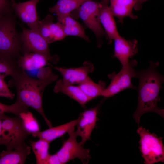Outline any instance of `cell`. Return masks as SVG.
Listing matches in <instances>:
<instances>
[{"mask_svg": "<svg viewBox=\"0 0 164 164\" xmlns=\"http://www.w3.org/2000/svg\"><path fill=\"white\" fill-rule=\"evenodd\" d=\"M53 21L52 15H47L43 19L39 21L36 29L49 44L54 42L50 28V24Z\"/></svg>", "mask_w": 164, "mask_h": 164, "instance_id": "484cf974", "label": "cell"}, {"mask_svg": "<svg viewBox=\"0 0 164 164\" xmlns=\"http://www.w3.org/2000/svg\"><path fill=\"white\" fill-rule=\"evenodd\" d=\"M137 132L140 137V149L144 163L153 164L164 161V146L162 138L151 133L142 126Z\"/></svg>", "mask_w": 164, "mask_h": 164, "instance_id": "277c9868", "label": "cell"}, {"mask_svg": "<svg viewBox=\"0 0 164 164\" xmlns=\"http://www.w3.org/2000/svg\"><path fill=\"white\" fill-rule=\"evenodd\" d=\"M28 108L29 107L16 101L14 103L10 105H6L0 102V114L11 113L16 116H19L22 112L29 111Z\"/></svg>", "mask_w": 164, "mask_h": 164, "instance_id": "4316f807", "label": "cell"}, {"mask_svg": "<svg viewBox=\"0 0 164 164\" xmlns=\"http://www.w3.org/2000/svg\"><path fill=\"white\" fill-rule=\"evenodd\" d=\"M110 9L114 15L118 19V21L122 24L123 19L129 17L132 19H136L137 16L134 15L132 10L137 0H109Z\"/></svg>", "mask_w": 164, "mask_h": 164, "instance_id": "2e32d148", "label": "cell"}, {"mask_svg": "<svg viewBox=\"0 0 164 164\" xmlns=\"http://www.w3.org/2000/svg\"><path fill=\"white\" fill-rule=\"evenodd\" d=\"M20 37L23 53H39L50 59L52 62H56L57 58L50 54L49 44L36 30L23 28Z\"/></svg>", "mask_w": 164, "mask_h": 164, "instance_id": "9c48e42d", "label": "cell"}, {"mask_svg": "<svg viewBox=\"0 0 164 164\" xmlns=\"http://www.w3.org/2000/svg\"><path fill=\"white\" fill-rule=\"evenodd\" d=\"M55 93L64 94L78 102L83 107L91 100L83 92L78 86L64 84L62 79L57 80L54 87Z\"/></svg>", "mask_w": 164, "mask_h": 164, "instance_id": "ac0fdd59", "label": "cell"}, {"mask_svg": "<svg viewBox=\"0 0 164 164\" xmlns=\"http://www.w3.org/2000/svg\"><path fill=\"white\" fill-rule=\"evenodd\" d=\"M51 66L60 73L63 77V82L67 84H80L89 77V73L94 70V65L89 61L84 62L82 66L77 68H64Z\"/></svg>", "mask_w": 164, "mask_h": 164, "instance_id": "7c38bea8", "label": "cell"}, {"mask_svg": "<svg viewBox=\"0 0 164 164\" xmlns=\"http://www.w3.org/2000/svg\"><path fill=\"white\" fill-rule=\"evenodd\" d=\"M68 138L63 142L60 149L57 152L61 164H64L74 159H80L83 164H87L91 158L90 149L84 148L78 142L75 127L67 132Z\"/></svg>", "mask_w": 164, "mask_h": 164, "instance_id": "52a82bcc", "label": "cell"}, {"mask_svg": "<svg viewBox=\"0 0 164 164\" xmlns=\"http://www.w3.org/2000/svg\"><path fill=\"white\" fill-rule=\"evenodd\" d=\"M89 0H58L53 6L49 9V12L55 13L58 20L67 15H71L72 11Z\"/></svg>", "mask_w": 164, "mask_h": 164, "instance_id": "44dd1931", "label": "cell"}, {"mask_svg": "<svg viewBox=\"0 0 164 164\" xmlns=\"http://www.w3.org/2000/svg\"><path fill=\"white\" fill-rule=\"evenodd\" d=\"M50 143L45 140L39 139L36 141H30L31 148L34 152L37 164H46Z\"/></svg>", "mask_w": 164, "mask_h": 164, "instance_id": "cb8c5ba5", "label": "cell"}, {"mask_svg": "<svg viewBox=\"0 0 164 164\" xmlns=\"http://www.w3.org/2000/svg\"><path fill=\"white\" fill-rule=\"evenodd\" d=\"M46 164H61L56 153L53 155L50 154Z\"/></svg>", "mask_w": 164, "mask_h": 164, "instance_id": "1f68e13d", "label": "cell"}, {"mask_svg": "<svg viewBox=\"0 0 164 164\" xmlns=\"http://www.w3.org/2000/svg\"><path fill=\"white\" fill-rule=\"evenodd\" d=\"M37 73L38 79L43 80L47 78L53 73L50 67H43L38 69Z\"/></svg>", "mask_w": 164, "mask_h": 164, "instance_id": "4dcf8cb0", "label": "cell"}, {"mask_svg": "<svg viewBox=\"0 0 164 164\" xmlns=\"http://www.w3.org/2000/svg\"><path fill=\"white\" fill-rule=\"evenodd\" d=\"M109 0H102L99 3V18L101 24L104 29L108 43H110L120 35L114 16L109 5Z\"/></svg>", "mask_w": 164, "mask_h": 164, "instance_id": "5bb4252c", "label": "cell"}, {"mask_svg": "<svg viewBox=\"0 0 164 164\" xmlns=\"http://www.w3.org/2000/svg\"><path fill=\"white\" fill-rule=\"evenodd\" d=\"M114 56L120 61L122 67L127 65L138 51V42L135 39L128 40L120 35L114 39Z\"/></svg>", "mask_w": 164, "mask_h": 164, "instance_id": "4fadbf2b", "label": "cell"}, {"mask_svg": "<svg viewBox=\"0 0 164 164\" xmlns=\"http://www.w3.org/2000/svg\"><path fill=\"white\" fill-rule=\"evenodd\" d=\"M149 0H137L136 2L134 7L135 10H138L142 8V4L145 2Z\"/></svg>", "mask_w": 164, "mask_h": 164, "instance_id": "d6a6232c", "label": "cell"}, {"mask_svg": "<svg viewBox=\"0 0 164 164\" xmlns=\"http://www.w3.org/2000/svg\"><path fill=\"white\" fill-rule=\"evenodd\" d=\"M49 61L52 62L43 54L32 52L24 53L17 60L19 66L25 71L38 69L46 65L51 66Z\"/></svg>", "mask_w": 164, "mask_h": 164, "instance_id": "9a60e30c", "label": "cell"}, {"mask_svg": "<svg viewBox=\"0 0 164 164\" xmlns=\"http://www.w3.org/2000/svg\"><path fill=\"white\" fill-rule=\"evenodd\" d=\"M7 76L5 74L0 73V97L13 99L15 94L10 90L8 84L5 80Z\"/></svg>", "mask_w": 164, "mask_h": 164, "instance_id": "83f0119b", "label": "cell"}, {"mask_svg": "<svg viewBox=\"0 0 164 164\" xmlns=\"http://www.w3.org/2000/svg\"><path fill=\"white\" fill-rule=\"evenodd\" d=\"M19 116L25 129L30 134L40 131L39 124L31 112L29 111L22 112Z\"/></svg>", "mask_w": 164, "mask_h": 164, "instance_id": "d4e9b609", "label": "cell"}, {"mask_svg": "<svg viewBox=\"0 0 164 164\" xmlns=\"http://www.w3.org/2000/svg\"><path fill=\"white\" fill-rule=\"evenodd\" d=\"M77 119L57 126L52 127L42 131L32 133V135L39 139L45 140L50 143L67 133L72 128L75 127L78 121Z\"/></svg>", "mask_w": 164, "mask_h": 164, "instance_id": "d6986e66", "label": "cell"}, {"mask_svg": "<svg viewBox=\"0 0 164 164\" xmlns=\"http://www.w3.org/2000/svg\"><path fill=\"white\" fill-rule=\"evenodd\" d=\"M74 11L86 26L94 33L99 42L98 45L101 46V39L106 33L99 19V3L93 0H89Z\"/></svg>", "mask_w": 164, "mask_h": 164, "instance_id": "ba28073f", "label": "cell"}, {"mask_svg": "<svg viewBox=\"0 0 164 164\" xmlns=\"http://www.w3.org/2000/svg\"><path fill=\"white\" fill-rule=\"evenodd\" d=\"M50 28L54 42L62 40L66 36L58 22L54 23L53 21L51 22L50 24Z\"/></svg>", "mask_w": 164, "mask_h": 164, "instance_id": "f1b7e54d", "label": "cell"}, {"mask_svg": "<svg viewBox=\"0 0 164 164\" xmlns=\"http://www.w3.org/2000/svg\"><path fill=\"white\" fill-rule=\"evenodd\" d=\"M99 106L85 111L81 113L78 117L76 125L77 129L75 131L77 136H80L81 140L79 142L83 145L87 140H91V135L95 127L97 120Z\"/></svg>", "mask_w": 164, "mask_h": 164, "instance_id": "8fae6325", "label": "cell"}, {"mask_svg": "<svg viewBox=\"0 0 164 164\" xmlns=\"http://www.w3.org/2000/svg\"><path fill=\"white\" fill-rule=\"evenodd\" d=\"M137 64V62L135 60H130L127 65L122 67L118 73L114 72L108 74V77L111 80L110 83L100 96L108 98L127 89H136L137 87L132 83V79L136 77V72L134 67Z\"/></svg>", "mask_w": 164, "mask_h": 164, "instance_id": "8992f818", "label": "cell"}, {"mask_svg": "<svg viewBox=\"0 0 164 164\" xmlns=\"http://www.w3.org/2000/svg\"><path fill=\"white\" fill-rule=\"evenodd\" d=\"M29 134L19 116L13 117L4 115L2 121V136L3 145L7 149L12 150L23 145Z\"/></svg>", "mask_w": 164, "mask_h": 164, "instance_id": "5b68a950", "label": "cell"}, {"mask_svg": "<svg viewBox=\"0 0 164 164\" xmlns=\"http://www.w3.org/2000/svg\"><path fill=\"white\" fill-rule=\"evenodd\" d=\"M65 36H72L80 37L89 42L82 26L72 17L71 15H67L58 20Z\"/></svg>", "mask_w": 164, "mask_h": 164, "instance_id": "ffe728a7", "label": "cell"}, {"mask_svg": "<svg viewBox=\"0 0 164 164\" xmlns=\"http://www.w3.org/2000/svg\"><path fill=\"white\" fill-rule=\"evenodd\" d=\"M5 115L4 113L0 114V145L3 144L2 136V121Z\"/></svg>", "mask_w": 164, "mask_h": 164, "instance_id": "836d02e7", "label": "cell"}, {"mask_svg": "<svg viewBox=\"0 0 164 164\" xmlns=\"http://www.w3.org/2000/svg\"><path fill=\"white\" fill-rule=\"evenodd\" d=\"M11 2L8 0H0V19L11 13Z\"/></svg>", "mask_w": 164, "mask_h": 164, "instance_id": "f546056e", "label": "cell"}, {"mask_svg": "<svg viewBox=\"0 0 164 164\" xmlns=\"http://www.w3.org/2000/svg\"><path fill=\"white\" fill-rule=\"evenodd\" d=\"M39 0H30L23 2H11L12 10L25 23L32 29L36 30L39 21L36 11V5Z\"/></svg>", "mask_w": 164, "mask_h": 164, "instance_id": "30bf717a", "label": "cell"}, {"mask_svg": "<svg viewBox=\"0 0 164 164\" xmlns=\"http://www.w3.org/2000/svg\"><path fill=\"white\" fill-rule=\"evenodd\" d=\"M79 84L78 87L91 100L100 96L106 88L105 82L100 80L98 83H96L89 77Z\"/></svg>", "mask_w": 164, "mask_h": 164, "instance_id": "603a6c76", "label": "cell"}, {"mask_svg": "<svg viewBox=\"0 0 164 164\" xmlns=\"http://www.w3.org/2000/svg\"><path fill=\"white\" fill-rule=\"evenodd\" d=\"M31 147L26 144L12 150H3L0 153V164H23L31 153Z\"/></svg>", "mask_w": 164, "mask_h": 164, "instance_id": "e0dca14e", "label": "cell"}, {"mask_svg": "<svg viewBox=\"0 0 164 164\" xmlns=\"http://www.w3.org/2000/svg\"><path fill=\"white\" fill-rule=\"evenodd\" d=\"M159 65L158 61H151L148 68L136 72V77L139 80L138 101L133 117L138 125L142 116L148 112H154L164 117V109L158 106L160 100L159 93L164 82L163 77L157 70Z\"/></svg>", "mask_w": 164, "mask_h": 164, "instance_id": "6da1fadb", "label": "cell"}, {"mask_svg": "<svg viewBox=\"0 0 164 164\" xmlns=\"http://www.w3.org/2000/svg\"><path fill=\"white\" fill-rule=\"evenodd\" d=\"M58 76L54 73L47 78L40 80L29 76L24 70L9 81V87L16 90V101L28 107H31L43 117L49 128L52 124L46 116L43 108L42 97L44 91L49 84L57 80Z\"/></svg>", "mask_w": 164, "mask_h": 164, "instance_id": "7a4b0ae2", "label": "cell"}, {"mask_svg": "<svg viewBox=\"0 0 164 164\" xmlns=\"http://www.w3.org/2000/svg\"><path fill=\"white\" fill-rule=\"evenodd\" d=\"M23 70L19 66L17 59L8 54L0 51V73L14 77Z\"/></svg>", "mask_w": 164, "mask_h": 164, "instance_id": "7402d4cb", "label": "cell"}, {"mask_svg": "<svg viewBox=\"0 0 164 164\" xmlns=\"http://www.w3.org/2000/svg\"><path fill=\"white\" fill-rule=\"evenodd\" d=\"M11 13L0 19V51L18 60L22 55V45Z\"/></svg>", "mask_w": 164, "mask_h": 164, "instance_id": "3957f363", "label": "cell"}]
</instances>
